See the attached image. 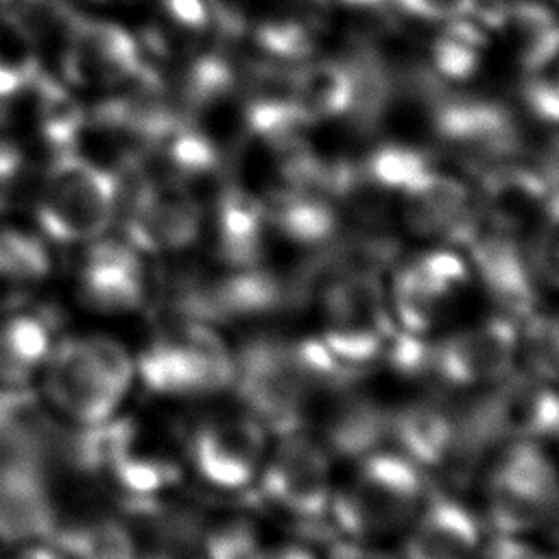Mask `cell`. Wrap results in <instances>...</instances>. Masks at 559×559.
I'll return each mask as SVG.
<instances>
[{"label": "cell", "instance_id": "obj_38", "mask_svg": "<svg viewBox=\"0 0 559 559\" xmlns=\"http://www.w3.org/2000/svg\"><path fill=\"white\" fill-rule=\"evenodd\" d=\"M255 559H321V552L301 539H282L264 542Z\"/></svg>", "mask_w": 559, "mask_h": 559}, {"label": "cell", "instance_id": "obj_24", "mask_svg": "<svg viewBox=\"0 0 559 559\" xmlns=\"http://www.w3.org/2000/svg\"><path fill=\"white\" fill-rule=\"evenodd\" d=\"M41 63L31 33L9 13H0V103L31 92L41 79Z\"/></svg>", "mask_w": 559, "mask_h": 559}, {"label": "cell", "instance_id": "obj_28", "mask_svg": "<svg viewBox=\"0 0 559 559\" xmlns=\"http://www.w3.org/2000/svg\"><path fill=\"white\" fill-rule=\"evenodd\" d=\"M264 539L260 526L245 515H229L201 526L194 559H255Z\"/></svg>", "mask_w": 559, "mask_h": 559}, {"label": "cell", "instance_id": "obj_13", "mask_svg": "<svg viewBox=\"0 0 559 559\" xmlns=\"http://www.w3.org/2000/svg\"><path fill=\"white\" fill-rule=\"evenodd\" d=\"M395 223L417 245L461 247L478 221L476 188L435 164L411 179L393 199Z\"/></svg>", "mask_w": 559, "mask_h": 559}, {"label": "cell", "instance_id": "obj_42", "mask_svg": "<svg viewBox=\"0 0 559 559\" xmlns=\"http://www.w3.org/2000/svg\"><path fill=\"white\" fill-rule=\"evenodd\" d=\"M542 537H546L544 544L559 557V515H557V520L552 522V526H550Z\"/></svg>", "mask_w": 559, "mask_h": 559}, {"label": "cell", "instance_id": "obj_17", "mask_svg": "<svg viewBox=\"0 0 559 559\" xmlns=\"http://www.w3.org/2000/svg\"><path fill=\"white\" fill-rule=\"evenodd\" d=\"M487 526L456 491L435 487L395 542L400 559H476Z\"/></svg>", "mask_w": 559, "mask_h": 559}, {"label": "cell", "instance_id": "obj_32", "mask_svg": "<svg viewBox=\"0 0 559 559\" xmlns=\"http://www.w3.org/2000/svg\"><path fill=\"white\" fill-rule=\"evenodd\" d=\"M0 255L24 284H33L50 271L46 245L20 229H0Z\"/></svg>", "mask_w": 559, "mask_h": 559}, {"label": "cell", "instance_id": "obj_5", "mask_svg": "<svg viewBox=\"0 0 559 559\" xmlns=\"http://www.w3.org/2000/svg\"><path fill=\"white\" fill-rule=\"evenodd\" d=\"M395 334L402 338H432L463 319L480 295L472 264L461 247L417 245L395 253L384 271Z\"/></svg>", "mask_w": 559, "mask_h": 559}, {"label": "cell", "instance_id": "obj_29", "mask_svg": "<svg viewBox=\"0 0 559 559\" xmlns=\"http://www.w3.org/2000/svg\"><path fill=\"white\" fill-rule=\"evenodd\" d=\"M430 164L432 159L424 151L404 142L378 144L360 162L369 179L378 183L384 192H389L393 199L411 179H415Z\"/></svg>", "mask_w": 559, "mask_h": 559}, {"label": "cell", "instance_id": "obj_23", "mask_svg": "<svg viewBox=\"0 0 559 559\" xmlns=\"http://www.w3.org/2000/svg\"><path fill=\"white\" fill-rule=\"evenodd\" d=\"M485 48L487 31L469 17H454L443 22L430 44V68L445 81L463 83L478 72Z\"/></svg>", "mask_w": 559, "mask_h": 559}, {"label": "cell", "instance_id": "obj_1", "mask_svg": "<svg viewBox=\"0 0 559 559\" xmlns=\"http://www.w3.org/2000/svg\"><path fill=\"white\" fill-rule=\"evenodd\" d=\"M397 253L389 238L343 236L319 255L304 282L314 341L349 373L365 376L384 362L395 325L384 271Z\"/></svg>", "mask_w": 559, "mask_h": 559}, {"label": "cell", "instance_id": "obj_39", "mask_svg": "<svg viewBox=\"0 0 559 559\" xmlns=\"http://www.w3.org/2000/svg\"><path fill=\"white\" fill-rule=\"evenodd\" d=\"M24 282L7 266V262L0 255V308H11L22 301Z\"/></svg>", "mask_w": 559, "mask_h": 559}, {"label": "cell", "instance_id": "obj_14", "mask_svg": "<svg viewBox=\"0 0 559 559\" xmlns=\"http://www.w3.org/2000/svg\"><path fill=\"white\" fill-rule=\"evenodd\" d=\"M360 378L356 373L338 378L319 400L306 426L338 465L389 445L393 406L362 389Z\"/></svg>", "mask_w": 559, "mask_h": 559}, {"label": "cell", "instance_id": "obj_31", "mask_svg": "<svg viewBox=\"0 0 559 559\" xmlns=\"http://www.w3.org/2000/svg\"><path fill=\"white\" fill-rule=\"evenodd\" d=\"M531 251L544 295L559 299V188H552L550 201L533 234Z\"/></svg>", "mask_w": 559, "mask_h": 559}, {"label": "cell", "instance_id": "obj_26", "mask_svg": "<svg viewBox=\"0 0 559 559\" xmlns=\"http://www.w3.org/2000/svg\"><path fill=\"white\" fill-rule=\"evenodd\" d=\"M319 24L299 13L273 15L260 22L253 31V41L260 52L277 63H301L312 57L319 46Z\"/></svg>", "mask_w": 559, "mask_h": 559}, {"label": "cell", "instance_id": "obj_16", "mask_svg": "<svg viewBox=\"0 0 559 559\" xmlns=\"http://www.w3.org/2000/svg\"><path fill=\"white\" fill-rule=\"evenodd\" d=\"M201 229L203 210L194 192L151 177L138 186L124 221L131 247L151 253H175L194 245Z\"/></svg>", "mask_w": 559, "mask_h": 559}, {"label": "cell", "instance_id": "obj_7", "mask_svg": "<svg viewBox=\"0 0 559 559\" xmlns=\"http://www.w3.org/2000/svg\"><path fill=\"white\" fill-rule=\"evenodd\" d=\"M338 461L306 428L273 435L251 496L260 509L297 533H330Z\"/></svg>", "mask_w": 559, "mask_h": 559}, {"label": "cell", "instance_id": "obj_44", "mask_svg": "<svg viewBox=\"0 0 559 559\" xmlns=\"http://www.w3.org/2000/svg\"><path fill=\"white\" fill-rule=\"evenodd\" d=\"M548 443L552 445V450H555V454H557V459H559V419H557V424H555V430H552Z\"/></svg>", "mask_w": 559, "mask_h": 559}, {"label": "cell", "instance_id": "obj_22", "mask_svg": "<svg viewBox=\"0 0 559 559\" xmlns=\"http://www.w3.org/2000/svg\"><path fill=\"white\" fill-rule=\"evenodd\" d=\"M504 31H511L520 66L528 76L559 63V17L539 0H513Z\"/></svg>", "mask_w": 559, "mask_h": 559}, {"label": "cell", "instance_id": "obj_2", "mask_svg": "<svg viewBox=\"0 0 559 559\" xmlns=\"http://www.w3.org/2000/svg\"><path fill=\"white\" fill-rule=\"evenodd\" d=\"M349 371L314 336L258 330L234 347L231 395L273 435L306 428L325 391Z\"/></svg>", "mask_w": 559, "mask_h": 559}, {"label": "cell", "instance_id": "obj_10", "mask_svg": "<svg viewBox=\"0 0 559 559\" xmlns=\"http://www.w3.org/2000/svg\"><path fill=\"white\" fill-rule=\"evenodd\" d=\"M118 210L116 175L76 151H59L46 168L35 218L57 242H92Z\"/></svg>", "mask_w": 559, "mask_h": 559}, {"label": "cell", "instance_id": "obj_19", "mask_svg": "<svg viewBox=\"0 0 559 559\" xmlns=\"http://www.w3.org/2000/svg\"><path fill=\"white\" fill-rule=\"evenodd\" d=\"M81 301L96 312H129L144 299L138 249L118 240H92L79 273Z\"/></svg>", "mask_w": 559, "mask_h": 559}, {"label": "cell", "instance_id": "obj_35", "mask_svg": "<svg viewBox=\"0 0 559 559\" xmlns=\"http://www.w3.org/2000/svg\"><path fill=\"white\" fill-rule=\"evenodd\" d=\"M321 559H400L395 546L347 539L338 535H330L328 546L321 552Z\"/></svg>", "mask_w": 559, "mask_h": 559}, {"label": "cell", "instance_id": "obj_25", "mask_svg": "<svg viewBox=\"0 0 559 559\" xmlns=\"http://www.w3.org/2000/svg\"><path fill=\"white\" fill-rule=\"evenodd\" d=\"M50 539L70 559H138L133 535L116 520L57 526Z\"/></svg>", "mask_w": 559, "mask_h": 559}, {"label": "cell", "instance_id": "obj_36", "mask_svg": "<svg viewBox=\"0 0 559 559\" xmlns=\"http://www.w3.org/2000/svg\"><path fill=\"white\" fill-rule=\"evenodd\" d=\"M400 13L421 22H450L465 17V0H393Z\"/></svg>", "mask_w": 559, "mask_h": 559}, {"label": "cell", "instance_id": "obj_33", "mask_svg": "<svg viewBox=\"0 0 559 559\" xmlns=\"http://www.w3.org/2000/svg\"><path fill=\"white\" fill-rule=\"evenodd\" d=\"M164 13L183 31L207 33L212 26L234 28L236 20L225 15L218 0H159Z\"/></svg>", "mask_w": 559, "mask_h": 559}, {"label": "cell", "instance_id": "obj_40", "mask_svg": "<svg viewBox=\"0 0 559 559\" xmlns=\"http://www.w3.org/2000/svg\"><path fill=\"white\" fill-rule=\"evenodd\" d=\"M17 170H20V153L11 144L0 142V197L13 183Z\"/></svg>", "mask_w": 559, "mask_h": 559}, {"label": "cell", "instance_id": "obj_15", "mask_svg": "<svg viewBox=\"0 0 559 559\" xmlns=\"http://www.w3.org/2000/svg\"><path fill=\"white\" fill-rule=\"evenodd\" d=\"M63 74L83 87L133 83L148 63L135 37L107 20L72 15L63 31Z\"/></svg>", "mask_w": 559, "mask_h": 559}, {"label": "cell", "instance_id": "obj_27", "mask_svg": "<svg viewBox=\"0 0 559 559\" xmlns=\"http://www.w3.org/2000/svg\"><path fill=\"white\" fill-rule=\"evenodd\" d=\"M522 367L559 386V304H542L522 319Z\"/></svg>", "mask_w": 559, "mask_h": 559}, {"label": "cell", "instance_id": "obj_21", "mask_svg": "<svg viewBox=\"0 0 559 559\" xmlns=\"http://www.w3.org/2000/svg\"><path fill=\"white\" fill-rule=\"evenodd\" d=\"M52 345L44 317L17 312L0 321V386H26L41 371Z\"/></svg>", "mask_w": 559, "mask_h": 559}, {"label": "cell", "instance_id": "obj_43", "mask_svg": "<svg viewBox=\"0 0 559 559\" xmlns=\"http://www.w3.org/2000/svg\"><path fill=\"white\" fill-rule=\"evenodd\" d=\"M338 2L349 7H373V4H380L382 0H338Z\"/></svg>", "mask_w": 559, "mask_h": 559}, {"label": "cell", "instance_id": "obj_9", "mask_svg": "<svg viewBox=\"0 0 559 559\" xmlns=\"http://www.w3.org/2000/svg\"><path fill=\"white\" fill-rule=\"evenodd\" d=\"M135 378L164 397H216L231 391L234 347L218 325L183 317L135 358Z\"/></svg>", "mask_w": 559, "mask_h": 559}, {"label": "cell", "instance_id": "obj_4", "mask_svg": "<svg viewBox=\"0 0 559 559\" xmlns=\"http://www.w3.org/2000/svg\"><path fill=\"white\" fill-rule=\"evenodd\" d=\"M432 489V478L395 448L367 452L336 476L330 535L395 544Z\"/></svg>", "mask_w": 559, "mask_h": 559}, {"label": "cell", "instance_id": "obj_8", "mask_svg": "<svg viewBox=\"0 0 559 559\" xmlns=\"http://www.w3.org/2000/svg\"><path fill=\"white\" fill-rule=\"evenodd\" d=\"M41 373L48 402L90 426L116 415L135 380V358L109 336H76L52 345Z\"/></svg>", "mask_w": 559, "mask_h": 559}, {"label": "cell", "instance_id": "obj_34", "mask_svg": "<svg viewBox=\"0 0 559 559\" xmlns=\"http://www.w3.org/2000/svg\"><path fill=\"white\" fill-rule=\"evenodd\" d=\"M476 559H559L542 539L487 535Z\"/></svg>", "mask_w": 559, "mask_h": 559}, {"label": "cell", "instance_id": "obj_18", "mask_svg": "<svg viewBox=\"0 0 559 559\" xmlns=\"http://www.w3.org/2000/svg\"><path fill=\"white\" fill-rule=\"evenodd\" d=\"M57 531V513L41 463L0 461V542L9 548L48 542Z\"/></svg>", "mask_w": 559, "mask_h": 559}, {"label": "cell", "instance_id": "obj_6", "mask_svg": "<svg viewBox=\"0 0 559 559\" xmlns=\"http://www.w3.org/2000/svg\"><path fill=\"white\" fill-rule=\"evenodd\" d=\"M478 478V513L491 535L542 539L559 515V459L544 439L504 441L489 454Z\"/></svg>", "mask_w": 559, "mask_h": 559}, {"label": "cell", "instance_id": "obj_37", "mask_svg": "<svg viewBox=\"0 0 559 559\" xmlns=\"http://www.w3.org/2000/svg\"><path fill=\"white\" fill-rule=\"evenodd\" d=\"M513 0H465V17L485 31H504Z\"/></svg>", "mask_w": 559, "mask_h": 559}, {"label": "cell", "instance_id": "obj_41", "mask_svg": "<svg viewBox=\"0 0 559 559\" xmlns=\"http://www.w3.org/2000/svg\"><path fill=\"white\" fill-rule=\"evenodd\" d=\"M15 559H70V557L55 544L48 546L44 542H31V544L22 546V550L15 555Z\"/></svg>", "mask_w": 559, "mask_h": 559}, {"label": "cell", "instance_id": "obj_30", "mask_svg": "<svg viewBox=\"0 0 559 559\" xmlns=\"http://www.w3.org/2000/svg\"><path fill=\"white\" fill-rule=\"evenodd\" d=\"M120 489H124L133 500L157 498L166 487L177 480V469L157 456L135 454L133 448L127 450L109 469Z\"/></svg>", "mask_w": 559, "mask_h": 559}, {"label": "cell", "instance_id": "obj_11", "mask_svg": "<svg viewBox=\"0 0 559 559\" xmlns=\"http://www.w3.org/2000/svg\"><path fill=\"white\" fill-rule=\"evenodd\" d=\"M273 430L234 400L194 424L188 437V463L197 478L223 493H249L266 461Z\"/></svg>", "mask_w": 559, "mask_h": 559}, {"label": "cell", "instance_id": "obj_12", "mask_svg": "<svg viewBox=\"0 0 559 559\" xmlns=\"http://www.w3.org/2000/svg\"><path fill=\"white\" fill-rule=\"evenodd\" d=\"M428 98L435 140L467 168L480 173L513 162L524 148L515 111L502 103L432 94V87Z\"/></svg>", "mask_w": 559, "mask_h": 559}, {"label": "cell", "instance_id": "obj_3", "mask_svg": "<svg viewBox=\"0 0 559 559\" xmlns=\"http://www.w3.org/2000/svg\"><path fill=\"white\" fill-rule=\"evenodd\" d=\"M424 389L474 395L509 380L522 367V321L491 310L467 317L450 330L424 338L395 334L384 358Z\"/></svg>", "mask_w": 559, "mask_h": 559}, {"label": "cell", "instance_id": "obj_20", "mask_svg": "<svg viewBox=\"0 0 559 559\" xmlns=\"http://www.w3.org/2000/svg\"><path fill=\"white\" fill-rule=\"evenodd\" d=\"M288 100L306 124L345 118L352 103L347 61H301L288 74Z\"/></svg>", "mask_w": 559, "mask_h": 559}]
</instances>
